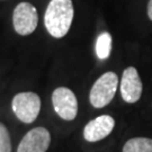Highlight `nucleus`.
Masks as SVG:
<instances>
[{
    "mask_svg": "<svg viewBox=\"0 0 152 152\" xmlns=\"http://www.w3.org/2000/svg\"><path fill=\"white\" fill-rule=\"evenodd\" d=\"M11 108L20 122L31 124L39 114L41 98L37 94L32 91L19 92L12 99Z\"/></svg>",
    "mask_w": 152,
    "mask_h": 152,
    "instance_id": "3",
    "label": "nucleus"
},
{
    "mask_svg": "<svg viewBox=\"0 0 152 152\" xmlns=\"http://www.w3.org/2000/svg\"><path fill=\"white\" fill-rule=\"evenodd\" d=\"M118 86V77L115 72L108 71L99 77L94 83L89 95L90 104L95 108L107 106L114 98Z\"/></svg>",
    "mask_w": 152,
    "mask_h": 152,
    "instance_id": "2",
    "label": "nucleus"
},
{
    "mask_svg": "<svg viewBox=\"0 0 152 152\" xmlns=\"http://www.w3.org/2000/svg\"><path fill=\"white\" fill-rule=\"evenodd\" d=\"M51 143L50 132L44 127L28 131L18 145L17 152H46Z\"/></svg>",
    "mask_w": 152,
    "mask_h": 152,
    "instance_id": "7",
    "label": "nucleus"
},
{
    "mask_svg": "<svg viewBox=\"0 0 152 152\" xmlns=\"http://www.w3.org/2000/svg\"><path fill=\"white\" fill-rule=\"evenodd\" d=\"M112 51V35L109 33H102L96 41V54L98 59L105 60L110 55Z\"/></svg>",
    "mask_w": 152,
    "mask_h": 152,
    "instance_id": "10",
    "label": "nucleus"
},
{
    "mask_svg": "<svg viewBox=\"0 0 152 152\" xmlns=\"http://www.w3.org/2000/svg\"><path fill=\"white\" fill-rule=\"evenodd\" d=\"M123 152H152V139L149 137L130 139L124 144Z\"/></svg>",
    "mask_w": 152,
    "mask_h": 152,
    "instance_id": "9",
    "label": "nucleus"
},
{
    "mask_svg": "<svg viewBox=\"0 0 152 152\" xmlns=\"http://www.w3.org/2000/svg\"><path fill=\"white\" fill-rule=\"evenodd\" d=\"M115 126V121L109 115H102L90 121L83 129V137L88 142H97L108 136Z\"/></svg>",
    "mask_w": 152,
    "mask_h": 152,
    "instance_id": "8",
    "label": "nucleus"
},
{
    "mask_svg": "<svg viewBox=\"0 0 152 152\" xmlns=\"http://www.w3.org/2000/svg\"><path fill=\"white\" fill-rule=\"evenodd\" d=\"M38 23L36 8L29 2H20L12 12V24L17 34L26 36L32 34Z\"/></svg>",
    "mask_w": 152,
    "mask_h": 152,
    "instance_id": "4",
    "label": "nucleus"
},
{
    "mask_svg": "<svg viewBox=\"0 0 152 152\" xmlns=\"http://www.w3.org/2000/svg\"><path fill=\"white\" fill-rule=\"evenodd\" d=\"M73 16L72 0H51L44 15L45 28L53 37H64L71 27Z\"/></svg>",
    "mask_w": 152,
    "mask_h": 152,
    "instance_id": "1",
    "label": "nucleus"
},
{
    "mask_svg": "<svg viewBox=\"0 0 152 152\" xmlns=\"http://www.w3.org/2000/svg\"><path fill=\"white\" fill-rule=\"evenodd\" d=\"M143 85L139 72L134 66H129L123 71L121 80V95L125 103H136L142 95Z\"/></svg>",
    "mask_w": 152,
    "mask_h": 152,
    "instance_id": "6",
    "label": "nucleus"
},
{
    "mask_svg": "<svg viewBox=\"0 0 152 152\" xmlns=\"http://www.w3.org/2000/svg\"><path fill=\"white\" fill-rule=\"evenodd\" d=\"M55 113L64 121H73L78 113V102L73 91L65 87L56 88L52 94Z\"/></svg>",
    "mask_w": 152,
    "mask_h": 152,
    "instance_id": "5",
    "label": "nucleus"
},
{
    "mask_svg": "<svg viewBox=\"0 0 152 152\" xmlns=\"http://www.w3.org/2000/svg\"><path fill=\"white\" fill-rule=\"evenodd\" d=\"M0 152H11L9 132L2 123H0Z\"/></svg>",
    "mask_w": 152,
    "mask_h": 152,
    "instance_id": "11",
    "label": "nucleus"
},
{
    "mask_svg": "<svg viewBox=\"0 0 152 152\" xmlns=\"http://www.w3.org/2000/svg\"><path fill=\"white\" fill-rule=\"evenodd\" d=\"M148 17L150 18V20H152V0H149L148 4Z\"/></svg>",
    "mask_w": 152,
    "mask_h": 152,
    "instance_id": "12",
    "label": "nucleus"
}]
</instances>
